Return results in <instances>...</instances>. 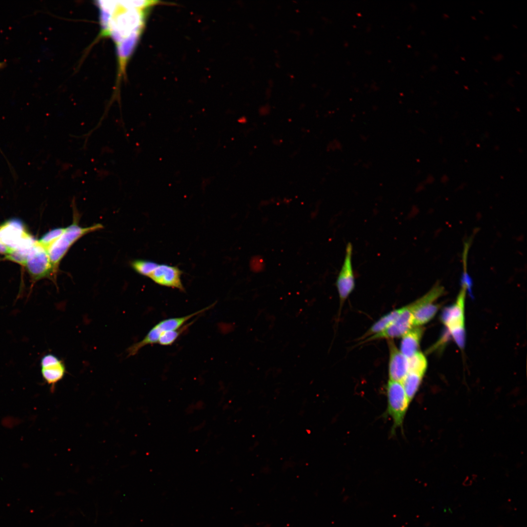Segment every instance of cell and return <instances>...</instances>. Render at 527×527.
<instances>
[{
	"label": "cell",
	"instance_id": "cell-2",
	"mask_svg": "<svg viewBox=\"0 0 527 527\" xmlns=\"http://www.w3.org/2000/svg\"><path fill=\"white\" fill-rule=\"evenodd\" d=\"M74 219L72 223L65 227L63 234L47 249L51 264L55 272L61 260L66 254L70 247L80 238L91 232L103 227L100 223L95 224L88 227H81L79 225L78 218L76 216L74 207Z\"/></svg>",
	"mask_w": 527,
	"mask_h": 527
},
{
	"label": "cell",
	"instance_id": "cell-20",
	"mask_svg": "<svg viewBox=\"0 0 527 527\" xmlns=\"http://www.w3.org/2000/svg\"><path fill=\"white\" fill-rule=\"evenodd\" d=\"M65 228H56L49 231L39 240V243L46 249L55 242L63 234Z\"/></svg>",
	"mask_w": 527,
	"mask_h": 527
},
{
	"label": "cell",
	"instance_id": "cell-14",
	"mask_svg": "<svg viewBox=\"0 0 527 527\" xmlns=\"http://www.w3.org/2000/svg\"><path fill=\"white\" fill-rule=\"evenodd\" d=\"M439 306L433 303L422 304L412 309L413 326H420L431 320L436 314Z\"/></svg>",
	"mask_w": 527,
	"mask_h": 527
},
{
	"label": "cell",
	"instance_id": "cell-4",
	"mask_svg": "<svg viewBox=\"0 0 527 527\" xmlns=\"http://www.w3.org/2000/svg\"><path fill=\"white\" fill-rule=\"evenodd\" d=\"M387 414L392 419V434L398 428L402 429L410 405L403 384L389 380L386 385Z\"/></svg>",
	"mask_w": 527,
	"mask_h": 527
},
{
	"label": "cell",
	"instance_id": "cell-13",
	"mask_svg": "<svg viewBox=\"0 0 527 527\" xmlns=\"http://www.w3.org/2000/svg\"><path fill=\"white\" fill-rule=\"evenodd\" d=\"M423 332L422 327L414 326L402 337L400 350L406 358L418 352Z\"/></svg>",
	"mask_w": 527,
	"mask_h": 527
},
{
	"label": "cell",
	"instance_id": "cell-21",
	"mask_svg": "<svg viewBox=\"0 0 527 527\" xmlns=\"http://www.w3.org/2000/svg\"><path fill=\"white\" fill-rule=\"evenodd\" d=\"M449 331L459 347L463 348L465 343V326L452 328Z\"/></svg>",
	"mask_w": 527,
	"mask_h": 527
},
{
	"label": "cell",
	"instance_id": "cell-19",
	"mask_svg": "<svg viewBox=\"0 0 527 527\" xmlns=\"http://www.w3.org/2000/svg\"><path fill=\"white\" fill-rule=\"evenodd\" d=\"M191 322L184 325L181 328L173 330H170L163 333L159 338L157 344L161 345L168 346L172 345L178 338L181 333L185 330L192 324Z\"/></svg>",
	"mask_w": 527,
	"mask_h": 527
},
{
	"label": "cell",
	"instance_id": "cell-15",
	"mask_svg": "<svg viewBox=\"0 0 527 527\" xmlns=\"http://www.w3.org/2000/svg\"><path fill=\"white\" fill-rule=\"evenodd\" d=\"M405 306L393 310L380 318L364 334L361 339L378 334L391 324L403 312Z\"/></svg>",
	"mask_w": 527,
	"mask_h": 527
},
{
	"label": "cell",
	"instance_id": "cell-8",
	"mask_svg": "<svg viewBox=\"0 0 527 527\" xmlns=\"http://www.w3.org/2000/svg\"><path fill=\"white\" fill-rule=\"evenodd\" d=\"M413 327V313L407 305L405 306L403 312L387 328L378 334L369 337L365 342L381 339L392 340L402 337Z\"/></svg>",
	"mask_w": 527,
	"mask_h": 527
},
{
	"label": "cell",
	"instance_id": "cell-6",
	"mask_svg": "<svg viewBox=\"0 0 527 527\" xmlns=\"http://www.w3.org/2000/svg\"><path fill=\"white\" fill-rule=\"evenodd\" d=\"M24 265L35 281L55 273L47 250L37 240L29 251Z\"/></svg>",
	"mask_w": 527,
	"mask_h": 527
},
{
	"label": "cell",
	"instance_id": "cell-22",
	"mask_svg": "<svg viewBox=\"0 0 527 527\" xmlns=\"http://www.w3.org/2000/svg\"><path fill=\"white\" fill-rule=\"evenodd\" d=\"M10 252V250L4 245L0 243V254L8 255Z\"/></svg>",
	"mask_w": 527,
	"mask_h": 527
},
{
	"label": "cell",
	"instance_id": "cell-5",
	"mask_svg": "<svg viewBox=\"0 0 527 527\" xmlns=\"http://www.w3.org/2000/svg\"><path fill=\"white\" fill-rule=\"evenodd\" d=\"M36 241L20 220L11 219L0 226V243L10 252L19 248H31Z\"/></svg>",
	"mask_w": 527,
	"mask_h": 527
},
{
	"label": "cell",
	"instance_id": "cell-3",
	"mask_svg": "<svg viewBox=\"0 0 527 527\" xmlns=\"http://www.w3.org/2000/svg\"><path fill=\"white\" fill-rule=\"evenodd\" d=\"M214 304L189 315L169 318L160 321L149 330L141 341L132 345L127 348L128 356L135 355L141 348L146 345L157 344L159 338L163 333L181 328L189 320L210 309Z\"/></svg>",
	"mask_w": 527,
	"mask_h": 527
},
{
	"label": "cell",
	"instance_id": "cell-17",
	"mask_svg": "<svg viewBox=\"0 0 527 527\" xmlns=\"http://www.w3.org/2000/svg\"><path fill=\"white\" fill-rule=\"evenodd\" d=\"M408 371L415 372L424 375L427 368V361L421 352H417L408 358Z\"/></svg>",
	"mask_w": 527,
	"mask_h": 527
},
{
	"label": "cell",
	"instance_id": "cell-7",
	"mask_svg": "<svg viewBox=\"0 0 527 527\" xmlns=\"http://www.w3.org/2000/svg\"><path fill=\"white\" fill-rule=\"evenodd\" d=\"M353 246L348 243L345 247L344 262L336 281L339 294L340 310L352 292L355 286V276L352 265Z\"/></svg>",
	"mask_w": 527,
	"mask_h": 527
},
{
	"label": "cell",
	"instance_id": "cell-9",
	"mask_svg": "<svg viewBox=\"0 0 527 527\" xmlns=\"http://www.w3.org/2000/svg\"><path fill=\"white\" fill-rule=\"evenodd\" d=\"M182 274V271L176 266L158 264L148 278L157 284L183 292L185 289L181 280Z\"/></svg>",
	"mask_w": 527,
	"mask_h": 527
},
{
	"label": "cell",
	"instance_id": "cell-16",
	"mask_svg": "<svg viewBox=\"0 0 527 527\" xmlns=\"http://www.w3.org/2000/svg\"><path fill=\"white\" fill-rule=\"evenodd\" d=\"M424 375L408 371L402 383L410 403L412 401L420 386Z\"/></svg>",
	"mask_w": 527,
	"mask_h": 527
},
{
	"label": "cell",
	"instance_id": "cell-18",
	"mask_svg": "<svg viewBox=\"0 0 527 527\" xmlns=\"http://www.w3.org/2000/svg\"><path fill=\"white\" fill-rule=\"evenodd\" d=\"M157 264L155 262L146 260H136L131 263V266L136 272L147 277Z\"/></svg>",
	"mask_w": 527,
	"mask_h": 527
},
{
	"label": "cell",
	"instance_id": "cell-1",
	"mask_svg": "<svg viewBox=\"0 0 527 527\" xmlns=\"http://www.w3.org/2000/svg\"><path fill=\"white\" fill-rule=\"evenodd\" d=\"M101 36H110L117 48L119 71L136 47L144 26L146 9L138 8L136 1H99Z\"/></svg>",
	"mask_w": 527,
	"mask_h": 527
},
{
	"label": "cell",
	"instance_id": "cell-11",
	"mask_svg": "<svg viewBox=\"0 0 527 527\" xmlns=\"http://www.w3.org/2000/svg\"><path fill=\"white\" fill-rule=\"evenodd\" d=\"M388 375L389 380L402 382L408 372V358L404 355L393 341L389 340Z\"/></svg>",
	"mask_w": 527,
	"mask_h": 527
},
{
	"label": "cell",
	"instance_id": "cell-23",
	"mask_svg": "<svg viewBox=\"0 0 527 527\" xmlns=\"http://www.w3.org/2000/svg\"><path fill=\"white\" fill-rule=\"evenodd\" d=\"M5 66V62H0V69H2Z\"/></svg>",
	"mask_w": 527,
	"mask_h": 527
},
{
	"label": "cell",
	"instance_id": "cell-12",
	"mask_svg": "<svg viewBox=\"0 0 527 527\" xmlns=\"http://www.w3.org/2000/svg\"><path fill=\"white\" fill-rule=\"evenodd\" d=\"M466 284H465L454 304L445 309L442 320L448 330L464 326L465 298Z\"/></svg>",
	"mask_w": 527,
	"mask_h": 527
},
{
	"label": "cell",
	"instance_id": "cell-10",
	"mask_svg": "<svg viewBox=\"0 0 527 527\" xmlns=\"http://www.w3.org/2000/svg\"><path fill=\"white\" fill-rule=\"evenodd\" d=\"M40 366L43 380L53 391L56 384L63 379L66 373L64 363L56 355L48 353L41 358Z\"/></svg>",
	"mask_w": 527,
	"mask_h": 527
}]
</instances>
